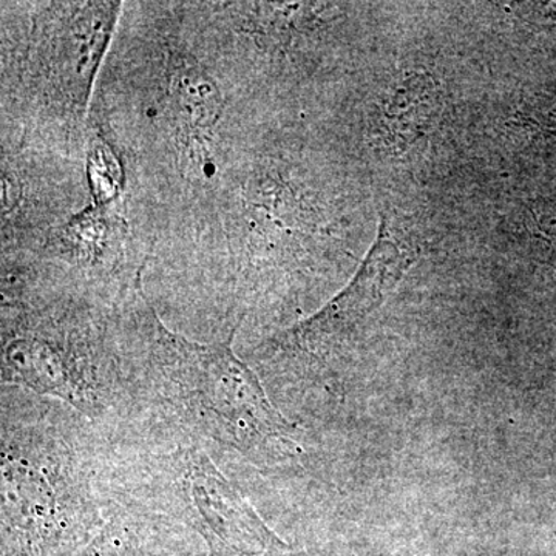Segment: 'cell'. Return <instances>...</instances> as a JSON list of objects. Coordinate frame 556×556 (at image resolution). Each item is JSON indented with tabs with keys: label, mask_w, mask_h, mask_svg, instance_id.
I'll use <instances>...</instances> for the list:
<instances>
[{
	"label": "cell",
	"mask_w": 556,
	"mask_h": 556,
	"mask_svg": "<svg viewBox=\"0 0 556 556\" xmlns=\"http://www.w3.org/2000/svg\"><path fill=\"white\" fill-rule=\"evenodd\" d=\"M193 503L204 521L230 546L244 554L283 556L289 551L283 541L260 519L247 500L226 481L206 456L192 460L189 473Z\"/></svg>",
	"instance_id": "277c9868"
},
{
	"label": "cell",
	"mask_w": 556,
	"mask_h": 556,
	"mask_svg": "<svg viewBox=\"0 0 556 556\" xmlns=\"http://www.w3.org/2000/svg\"><path fill=\"white\" fill-rule=\"evenodd\" d=\"M441 109L437 79L428 73H412L397 80L378 110L376 137L387 149H407L424 137Z\"/></svg>",
	"instance_id": "5b68a950"
},
{
	"label": "cell",
	"mask_w": 556,
	"mask_h": 556,
	"mask_svg": "<svg viewBox=\"0 0 556 556\" xmlns=\"http://www.w3.org/2000/svg\"><path fill=\"white\" fill-rule=\"evenodd\" d=\"M137 316L161 394L189 426L252 459L292 452L287 420L233 353L232 338L212 345L190 342L161 324L144 295Z\"/></svg>",
	"instance_id": "6da1fadb"
},
{
	"label": "cell",
	"mask_w": 556,
	"mask_h": 556,
	"mask_svg": "<svg viewBox=\"0 0 556 556\" xmlns=\"http://www.w3.org/2000/svg\"><path fill=\"white\" fill-rule=\"evenodd\" d=\"M526 228L535 243L556 252V197L538 199L527 207Z\"/></svg>",
	"instance_id": "8992f818"
},
{
	"label": "cell",
	"mask_w": 556,
	"mask_h": 556,
	"mask_svg": "<svg viewBox=\"0 0 556 556\" xmlns=\"http://www.w3.org/2000/svg\"><path fill=\"white\" fill-rule=\"evenodd\" d=\"M62 340L40 325L30 332L10 334L3 348V364L17 382L90 412L98 407V388L89 379V371L80 367L75 348Z\"/></svg>",
	"instance_id": "3957f363"
},
{
	"label": "cell",
	"mask_w": 556,
	"mask_h": 556,
	"mask_svg": "<svg viewBox=\"0 0 556 556\" xmlns=\"http://www.w3.org/2000/svg\"><path fill=\"white\" fill-rule=\"evenodd\" d=\"M419 255V243L383 217L375 244L353 281L327 308L281 334L277 346L308 354L328 350L379 309Z\"/></svg>",
	"instance_id": "7a4b0ae2"
}]
</instances>
